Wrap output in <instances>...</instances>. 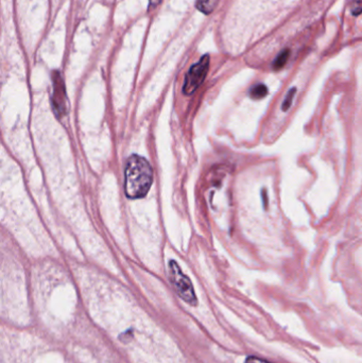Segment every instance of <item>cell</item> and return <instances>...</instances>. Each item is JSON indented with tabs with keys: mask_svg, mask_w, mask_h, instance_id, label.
<instances>
[{
	"mask_svg": "<svg viewBox=\"0 0 362 363\" xmlns=\"http://www.w3.org/2000/svg\"><path fill=\"white\" fill-rule=\"evenodd\" d=\"M153 182L149 162L140 155H132L125 168V191L129 199H142L148 194Z\"/></svg>",
	"mask_w": 362,
	"mask_h": 363,
	"instance_id": "1",
	"label": "cell"
},
{
	"mask_svg": "<svg viewBox=\"0 0 362 363\" xmlns=\"http://www.w3.org/2000/svg\"><path fill=\"white\" fill-rule=\"evenodd\" d=\"M170 279L172 285L176 288V292L183 301L196 306L198 303L197 296L193 289V283L187 275L184 274L181 267L176 260L169 262Z\"/></svg>",
	"mask_w": 362,
	"mask_h": 363,
	"instance_id": "2",
	"label": "cell"
},
{
	"mask_svg": "<svg viewBox=\"0 0 362 363\" xmlns=\"http://www.w3.org/2000/svg\"><path fill=\"white\" fill-rule=\"evenodd\" d=\"M208 69H210V57L208 55H204L198 63L191 66V69L187 72L184 86H183L185 95H191L201 86L208 76Z\"/></svg>",
	"mask_w": 362,
	"mask_h": 363,
	"instance_id": "3",
	"label": "cell"
},
{
	"mask_svg": "<svg viewBox=\"0 0 362 363\" xmlns=\"http://www.w3.org/2000/svg\"><path fill=\"white\" fill-rule=\"evenodd\" d=\"M53 93L51 101H52L53 111L57 117H63L67 111V97H66L65 84L61 74L57 72L52 74Z\"/></svg>",
	"mask_w": 362,
	"mask_h": 363,
	"instance_id": "4",
	"label": "cell"
},
{
	"mask_svg": "<svg viewBox=\"0 0 362 363\" xmlns=\"http://www.w3.org/2000/svg\"><path fill=\"white\" fill-rule=\"evenodd\" d=\"M219 1L220 0H198V10L200 12L204 13V14H210L216 9V6H218Z\"/></svg>",
	"mask_w": 362,
	"mask_h": 363,
	"instance_id": "5",
	"label": "cell"
},
{
	"mask_svg": "<svg viewBox=\"0 0 362 363\" xmlns=\"http://www.w3.org/2000/svg\"><path fill=\"white\" fill-rule=\"evenodd\" d=\"M289 57H290V51H289L288 49H285V50L282 51V52L276 57V59L274 60L273 64H272L273 69H282V68L286 65L287 62H288Z\"/></svg>",
	"mask_w": 362,
	"mask_h": 363,
	"instance_id": "6",
	"label": "cell"
},
{
	"mask_svg": "<svg viewBox=\"0 0 362 363\" xmlns=\"http://www.w3.org/2000/svg\"><path fill=\"white\" fill-rule=\"evenodd\" d=\"M268 93H269V91H268V87L265 84H257L251 89L250 96L252 99L259 100L267 97Z\"/></svg>",
	"mask_w": 362,
	"mask_h": 363,
	"instance_id": "7",
	"label": "cell"
},
{
	"mask_svg": "<svg viewBox=\"0 0 362 363\" xmlns=\"http://www.w3.org/2000/svg\"><path fill=\"white\" fill-rule=\"evenodd\" d=\"M295 94H297V87H291L288 91H287L286 96H285L284 101L282 104V110L284 112H287L289 108L293 106V99H295Z\"/></svg>",
	"mask_w": 362,
	"mask_h": 363,
	"instance_id": "8",
	"label": "cell"
},
{
	"mask_svg": "<svg viewBox=\"0 0 362 363\" xmlns=\"http://www.w3.org/2000/svg\"><path fill=\"white\" fill-rule=\"evenodd\" d=\"M352 13L357 16V15L362 13V0H354L352 4Z\"/></svg>",
	"mask_w": 362,
	"mask_h": 363,
	"instance_id": "9",
	"label": "cell"
},
{
	"mask_svg": "<svg viewBox=\"0 0 362 363\" xmlns=\"http://www.w3.org/2000/svg\"><path fill=\"white\" fill-rule=\"evenodd\" d=\"M244 363H272L267 362V360L261 359V358L255 357V356H250L247 358L246 362Z\"/></svg>",
	"mask_w": 362,
	"mask_h": 363,
	"instance_id": "10",
	"label": "cell"
},
{
	"mask_svg": "<svg viewBox=\"0 0 362 363\" xmlns=\"http://www.w3.org/2000/svg\"><path fill=\"white\" fill-rule=\"evenodd\" d=\"M261 199H263L264 208L267 209L269 200H268L267 190L265 188H263V190H261Z\"/></svg>",
	"mask_w": 362,
	"mask_h": 363,
	"instance_id": "11",
	"label": "cell"
},
{
	"mask_svg": "<svg viewBox=\"0 0 362 363\" xmlns=\"http://www.w3.org/2000/svg\"><path fill=\"white\" fill-rule=\"evenodd\" d=\"M161 2L162 0H149V6L150 9H155Z\"/></svg>",
	"mask_w": 362,
	"mask_h": 363,
	"instance_id": "12",
	"label": "cell"
}]
</instances>
